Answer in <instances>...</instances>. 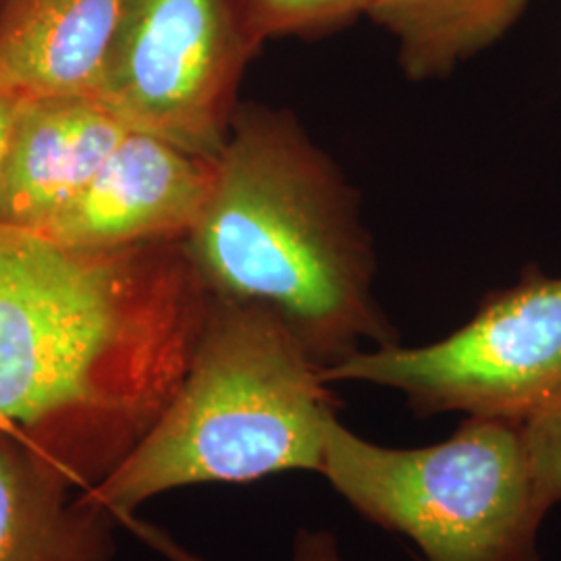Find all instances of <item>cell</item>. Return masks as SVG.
<instances>
[{
	"label": "cell",
	"mask_w": 561,
	"mask_h": 561,
	"mask_svg": "<svg viewBox=\"0 0 561 561\" xmlns=\"http://www.w3.org/2000/svg\"><path fill=\"white\" fill-rule=\"evenodd\" d=\"M208 304L183 240L76 250L0 225V443L96 486L178 393Z\"/></svg>",
	"instance_id": "1"
},
{
	"label": "cell",
	"mask_w": 561,
	"mask_h": 561,
	"mask_svg": "<svg viewBox=\"0 0 561 561\" xmlns=\"http://www.w3.org/2000/svg\"><path fill=\"white\" fill-rule=\"evenodd\" d=\"M183 243L213 298L271 312L322 370L398 341L356 194L283 108H238Z\"/></svg>",
	"instance_id": "2"
},
{
	"label": "cell",
	"mask_w": 561,
	"mask_h": 561,
	"mask_svg": "<svg viewBox=\"0 0 561 561\" xmlns=\"http://www.w3.org/2000/svg\"><path fill=\"white\" fill-rule=\"evenodd\" d=\"M335 419L321 366L277 317L210 296L178 393L119 468L80 497L123 520L180 486L321 474Z\"/></svg>",
	"instance_id": "3"
},
{
	"label": "cell",
	"mask_w": 561,
	"mask_h": 561,
	"mask_svg": "<svg viewBox=\"0 0 561 561\" xmlns=\"http://www.w3.org/2000/svg\"><path fill=\"white\" fill-rule=\"evenodd\" d=\"M321 477L364 520L426 561H539L542 503L522 422L466 416L442 443L398 449L335 419Z\"/></svg>",
	"instance_id": "4"
},
{
	"label": "cell",
	"mask_w": 561,
	"mask_h": 561,
	"mask_svg": "<svg viewBox=\"0 0 561 561\" xmlns=\"http://www.w3.org/2000/svg\"><path fill=\"white\" fill-rule=\"evenodd\" d=\"M322 377L396 389L416 416L530 421L561 400V277L528 275L445 340L362 350Z\"/></svg>",
	"instance_id": "5"
},
{
	"label": "cell",
	"mask_w": 561,
	"mask_h": 561,
	"mask_svg": "<svg viewBox=\"0 0 561 561\" xmlns=\"http://www.w3.org/2000/svg\"><path fill=\"white\" fill-rule=\"evenodd\" d=\"M261 46L241 0H129L88 96L127 129L215 161Z\"/></svg>",
	"instance_id": "6"
},
{
	"label": "cell",
	"mask_w": 561,
	"mask_h": 561,
	"mask_svg": "<svg viewBox=\"0 0 561 561\" xmlns=\"http://www.w3.org/2000/svg\"><path fill=\"white\" fill-rule=\"evenodd\" d=\"M215 161L129 129L41 233L76 250L185 240L208 201Z\"/></svg>",
	"instance_id": "7"
},
{
	"label": "cell",
	"mask_w": 561,
	"mask_h": 561,
	"mask_svg": "<svg viewBox=\"0 0 561 561\" xmlns=\"http://www.w3.org/2000/svg\"><path fill=\"white\" fill-rule=\"evenodd\" d=\"M127 131L88 94L21 99L0 178V225L41 233Z\"/></svg>",
	"instance_id": "8"
},
{
	"label": "cell",
	"mask_w": 561,
	"mask_h": 561,
	"mask_svg": "<svg viewBox=\"0 0 561 561\" xmlns=\"http://www.w3.org/2000/svg\"><path fill=\"white\" fill-rule=\"evenodd\" d=\"M129 0H4L0 90L20 99L90 94Z\"/></svg>",
	"instance_id": "9"
},
{
	"label": "cell",
	"mask_w": 561,
	"mask_h": 561,
	"mask_svg": "<svg viewBox=\"0 0 561 561\" xmlns=\"http://www.w3.org/2000/svg\"><path fill=\"white\" fill-rule=\"evenodd\" d=\"M71 491L30 451L0 443V561L111 560L113 518Z\"/></svg>",
	"instance_id": "10"
},
{
	"label": "cell",
	"mask_w": 561,
	"mask_h": 561,
	"mask_svg": "<svg viewBox=\"0 0 561 561\" xmlns=\"http://www.w3.org/2000/svg\"><path fill=\"white\" fill-rule=\"evenodd\" d=\"M530 0H370L366 18L398 42L405 78L439 80L502 41Z\"/></svg>",
	"instance_id": "11"
},
{
	"label": "cell",
	"mask_w": 561,
	"mask_h": 561,
	"mask_svg": "<svg viewBox=\"0 0 561 561\" xmlns=\"http://www.w3.org/2000/svg\"><path fill=\"white\" fill-rule=\"evenodd\" d=\"M245 18L264 44L273 38H317L366 18L370 0H241Z\"/></svg>",
	"instance_id": "12"
},
{
	"label": "cell",
	"mask_w": 561,
	"mask_h": 561,
	"mask_svg": "<svg viewBox=\"0 0 561 561\" xmlns=\"http://www.w3.org/2000/svg\"><path fill=\"white\" fill-rule=\"evenodd\" d=\"M522 424L539 495L551 510L561 503V400Z\"/></svg>",
	"instance_id": "13"
},
{
	"label": "cell",
	"mask_w": 561,
	"mask_h": 561,
	"mask_svg": "<svg viewBox=\"0 0 561 561\" xmlns=\"http://www.w3.org/2000/svg\"><path fill=\"white\" fill-rule=\"evenodd\" d=\"M125 528H129L140 541L146 542L150 549L161 553L169 561H206L201 556L192 553L183 545L175 541L169 533L159 526L138 520L134 514L119 520ZM291 561H343L340 542L331 530H310L300 528L294 539V558Z\"/></svg>",
	"instance_id": "14"
},
{
	"label": "cell",
	"mask_w": 561,
	"mask_h": 561,
	"mask_svg": "<svg viewBox=\"0 0 561 561\" xmlns=\"http://www.w3.org/2000/svg\"><path fill=\"white\" fill-rule=\"evenodd\" d=\"M20 101V96H13V94L0 90V178H2V169H4V161H7V152H9V144H11V134H13Z\"/></svg>",
	"instance_id": "15"
},
{
	"label": "cell",
	"mask_w": 561,
	"mask_h": 561,
	"mask_svg": "<svg viewBox=\"0 0 561 561\" xmlns=\"http://www.w3.org/2000/svg\"><path fill=\"white\" fill-rule=\"evenodd\" d=\"M2 4H4V0H0V11H2Z\"/></svg>",
	"instance_id": "16"
}]
</instances>
